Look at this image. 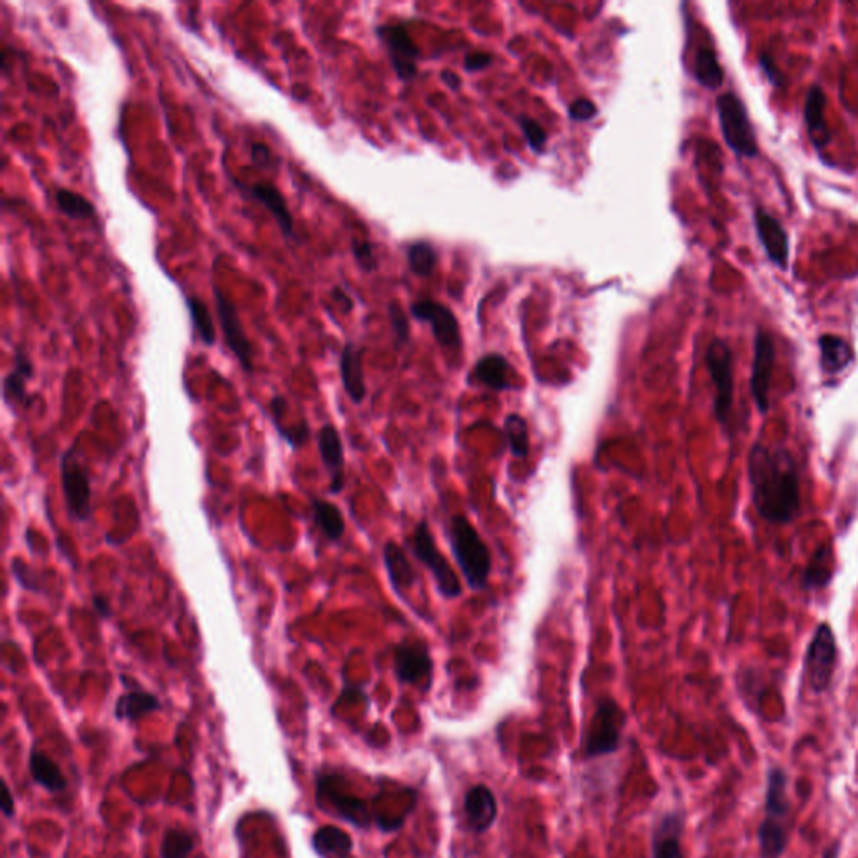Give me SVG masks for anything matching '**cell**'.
<instances>
[{
	"instance_id": "cell-1",
	"label": "cell",
	"mask_w": 858,
	"mask_h": 858,
	"mask_svg": "<svg viewBox=\"0 0 858 858\" xmlns=\"http://www.w3.org/2000/svg\"><path fill=\"white\" fill-rule=\"evenodd\" d=\"M751 500L760 517L773 525L793 522L800 513V473L786 448L755 443L748 456Z\"/></svg>"
},
{
	"instance_id": "cell-2",
	"label": "cell",
	"mask_w": 858,
	"mask_h": 858,
	"mask_svg": "<svg viewBox=\"0 0 858 858\" xmlns=\"http://www.w3.org/2000/svg\"><path fill=\"white\" fill-rule=\"evenodd\" d=\"M790 778L785 768L775 765L766 771L765 817L758 827L761 858H781L790 845Z\"/></svg>"
},
{
	"instance_id": "cell-3",
	"label": "cell",
	"mask_w": 858,
	"mask_h": 858,
	"mask_svg": "<svg viewBox=\"0 0 858 858\" xmlns=\"http://www.w3.org/2000/svg\"><path fill=\"white\" fill-rule=\"evenodd\" d=\"M446 537L468 587L475 592L485 590L492 574V554L478 530L458 513L450 518Z\"/></svg>"
},
{
	"instance_id": "cell-4",
	"label": "cell",
	"mask_w": 858,
	"mask_h": 858,
	"mask_svg": "<svg viewBox=\"0 0 858 858\" xmlns=\"http://www.w3.org/2000/svg\"><path fill=\"white\" fill-rule=\"evenodd\" d=\"M626 719V711L616 699L610 696L597 699L594 714L582 736V758L595 760L621 750Z\"/></svg>"
},
{
	"instance_id": "cell-5",
	"label": "cell",
	"mask_w": 858,
	"mask_h": 858,
	"mask_svg": "<svg viewBox=\"0 0 858 858\" xmlns=\"http://www.w3.org/2000/svg\"><path fill=\"white\" fill-rule=\"evenodd\" d=\"M716 113L721 135L729 150L745 160L758 158L760 145L745 101L733 91H726L716 98Z\"/></svg>"
},
{
	"instance_id": "cell-6",
	"label": "cell",
	"mask_w": 858,
	"mask_h": 858,
	"mask_svg": "<svg viewBox=\"0 0 858 858\" xmlns=\"http://www.w3.org/2000/svg\"><path fill=\"white\" fill-rule=\"evenodd\" d=\"M409 552L431 572L436 582V589L445 599H456L463 592L460 579L455 574L450 562L436 547L435 537L431 533L426 518H421L414 528L413 535L406 540Z\"/></svg>"
},
{
	"instance_id": "cell-7",
	"label": "cell",
	"mask_w": 858,
	"mask_h": 858,
	"mask_svg": "<svg viewBox=\"0 0 858 858\" xmlns=\"http://www.w3.org/2000/svg\"><path fill=\"white\" fill-rule=\"evenodd\" d=\"M706 366L714 384V416L719 424L728 426L733 411L734 376L733 351L723 339H713L706 351Z\"/></svg>"
},
{
	"instance_id": "cell-8",
	"label": "cell",
	"mask_w": 858,
	"mask_h": 858,
	"mask_svg": "<svg viewBox=\"0 0 858 858\" xmlns=\"http://www.w3.org/2000/svg\"><path fill=\"white\" fill-rule=\"evenodd\" d=\"M394 674L399 683L428 693L433 686L435 662L428 644L419 639H404L394 647Z\"/></svg>"
},
{
	"instance_id": "cell-9",
	"label": "cell",
	"mask_w": 858,
	"mask_h": 858,
	"mask_svg": "<svg viewBox=\"0 0 858 858\" xmlns=\"http://www.w3.org/2000/svg\"><path fill=\"white\" fill-rule=\"evenodd\" d=\"M837 651L832 627L823 622L813 634L805 656V674L813 693L822 694L830 688L837 667Z\"/></svg>"
},
{
	"instance_id": "cell-10",
	"label": "cell",
	"mask_w": 858,
	"mask_h": 858,
	"mask_svg": "<svg viewBox=\"0 0 858 858\" xmlns=\"http://www.w3.org/2000/svg\"><path fill=\"white\" fill-rule=\"evenodd\" d=\"M61 481H63L69 517L79 520V522H88L93 515L91 480H89L86 466L76 458V451L74 450L68 451L63 456Z\"/></svg>"
},
{
	"instance_id": "cell-11",
	"label": "cell",
	"mask_w": 858,
	"mask_h": 858,
	"mask_svg": "<svg viewBox=\"0 0 858 858\" xmlns=\"http://www.w3.org/2000/svg\"><path fill=\"white\" fill-rule=\"evenodd\" d=\"M213 295H215L218 322H220V329H222L228 349L235 354L240 366L247 373H252L254 371V346L245 334L237 307L233 304V300L217 285H213Z\"/></svg>"
},
{
	"instance_id": "cell-12",
	"label": "cell",
	"mask_w": 858,
	"mask_h": 858,
	"mask_svg": "<svg viewBox=\"0 0 858 858\" xmlns=\"http://www.w3.org/2000/svg\"><path fill=\"white\" fill-rule=\"evenodd\" d=\"M775 339L765 329H758L755 336V354L751 364L750 389L756 408L761 414L770 411V389L775 369Z\"/></svg>"
},
{
	"instance_id": "cell-13",
	"label": "cell",
	"mask_w": 858,
	"mask_h": 858,
	"mask_svg": "<svg viewBox=\"0 0 858 858\" xmlns=\"http://www.w3.org/2000/svg\"><path fill=\"white\" fill-rule=\"evenodd\" d=\"M756 237L765 250L771 264L776 265L781 272L790 267V237L778 218L773 217L765 207H755L753 210Z\"/></svg>"
},
{
	"instance_id": "cell-14",
	"label": "cell",
	"mask_w": 858,
	"mask_h": 858,
	"mask_svg": "<svg viewBox=\"0 0 858 858\" xmlns=\"http://www.w3.org/2000/svg\"><path fill=\"white\" fill-rule=\"evenodd\" d=\"M411 314L418 321L428 322L436 342L446 349H460L461 334L458 319L446 305L435 300H418L411 305Z\"/></svg>"
},
{
	"instance_id": "cell-15",
	"label": "cell",
	"mask_w": 858,
	"mask_h": 858,
	"mask_svg": "<svg viewBox=\"0 0 858 858\" xmlns=\"http://www.w3.org/2000/svg\"><path fill=\"white\" fill-rule=\"evenodd\" d=\"M378 36L388 49L389 59L399 79L411 81L416 76L419 49L403 26H379Z\"/></svg>"
},
{
	"instance_id": "cell-16",
	"label": "cell",
	"mask_w": 858,
	"mask_h": 858,
	"mask_svg": "<svg viewBox=\"0 0 858 858\" xmlns=\"http://www.w3.org/2000/svg\"><path fill=\"white\" fill-rule=\"evenodd\" d=\"M684 828L686 813L679 808L657 818L651 835L652 858H686L683 850Z\"/></svg>"
},
{
	"instance_id": "cell-17",
	"label": "cell",
	"mask_w": 858,
	"mask_h": 858,
	"mask_svg": "<svg viewBox=\"0 0 858 858\" xmlns=\"http://www.w3.org/2000/svg\"><path fill=\"white\" fill-rule=\"evenodd\" d=\"M466 825L475 835H483L498 818V800L490 786L478 783L468 788L463 798Z\"/></svg>"
},
{
	"instance_id": "cell-18",
	"label": "cell",
	"mask_w": 858,
	"mask_h": 858,
	"mask_svg": "<svg viewBox=\"0 0 858 858\" xmlns=\"http://www.w3.org/2000/svg\"><path fill=\"white\" fill-rule=\"evenodd\" d=\"M825 108H827V94L820 84H812L808 88L805 104H803V121L807 126L808 140L812 141L815 150L820 153L832 141V133L825 118Z\"/></svg>"
},
{
	"instance_id": "cell-19",
	"label": "cell",
	"mask_w": 858,
	"mask_h": 858,
	"mask_svg": "<svg viewBox=\"0 0 858 858\" xmlns=\"http://www.w3.org/2000/svg\"><path fill=\"white\" fill-rule=\"evenodd\" d=\"M317 445H319L322 463L331 473V493H341L346 485V478H344V446H342L339 431L332 424H324L317 435Z\"/></svg>"
},
{
	"instance_id": "cell-20",
	"label": "cell",
	"mask_w": 858,
	"mask_h": 858,
	"mask_svg": "<svg viewBox=\"0 0 858 858\" xmlns=\"http://www.w3.org/2000/svg\"><path fill=\"white\" fill-rule=\"evenodd\" d=\"M247 190L274 217L282 235L287 240L295 238L294 217H292L289 205L285 202V197L279 188L272 185V183H267V181H260V183H255L252 187L247 188Z\"/></svg>"
},
{
	"instance_id": "cell-21",
	"label": "cell",
	"mask_w": 858,
	"mask_h": 858,
	"mask_svg": "<svg viewBox=\"0 0 858 858\" xmlns=\"http://www.w3.org/2000/svg\"><path fill=\"white\" fill-rule=\"evenodd\" d=\"M383 562L394 592L403 599L406 592L418 582V574L409 562L408 555L401 545L389 540L383 548Z\"/></svg>"
},
{
	"instance_id": "cell-22",
	"label": "cell",
	"mask_w": 858,
	"mask_h": 858,
	"mask_svg": "<svg viewBox=\"0 0 858 858\" xmlns=\"http://www.w3.org/2000/svg\"><path fill=\"white\" fill-rule=\"evenodd\" d=\"M341 379L347 396L354 404H361L366 399L367 388L362 371V349L354 342H346L341 352Z\"/></svg>"
},
{
	"instance_id": "cell-23",
	"label": "cell",
	"mask_w": 858,
	"mask_h": 858,
	"mask_svg": "<svg viewBox=\"0 0 858 858\" xmlns=\"http://www.w3.org/2000/svg\"><path fill=\"white\" fill-rule=\"evenodd\" d=\"M820 347V369L830 376H837L855 362V351L850 342L835 334L818 337Z\"/></svg>"
},
{
	"instance_id": "cell-24",
	"label": "cell",
	"mask_w": 858,
	"mask_h": 858,
	"mask_svg": "<svg viewBox=\"0 0 858 858\" xmlns=\"http://www.w3.org/2000/svg\"><path fill=\"white\" fill-rule=\"evenodd\" d=\"M473 374H475L478 383L492 389V391H497V393L515 389L512 381H510L512 366L507 361V357L497 354V352L481 357L480 361L476 362Z\"/></svg>"
},
{
	"instance_id": "cell-25",
	"label": "cell",
	"mask_w": 858,
	"mask_h": 858,
	"mask_svg": "<svg viewBox=\"0 0 858 858\" xmlns=\"http://www.w3.org/2000/svg\"><path fill=\"white\" fill-rule=\"evenodd\" d=\"M34 378V366L31 357L22 347H17L14 354V369L4 379V401L9 406L26 404V383Z\"/></svg>"
},
{
	"instance_id": "cell-26",
	"label": "cell",
	"mask_w": 858,
	"mask_h": 858,
	"mask_svg": "<svg viewBox=\"0 0 858 858\" xmlns=\"http://www.w3.org/2000/svg\"><path fill=\"white\" fill-rule=\"evenodd\" d=\"M833 574H835L833 543H822L808 562L805 577H803V587L807 590L825 589L832 582Z\"/></svg>"
},
{
	"instance_id": "cell-27",
	"label": "cell",
	"mask_w": 858,
	"mask_h": 858,
	"mask_svg": "<svg viewBox=\"0 0 858 858\" xmlns=\"http://www.w3.org/2000/svg\"><path fill=\"white\" fill-rule=\"evenodd\" d=\"M312 848L322 858H349L354 842L351 835L341 828L326 825L312 835Z\"/></svg>"
},
{
	"instance_id": "cell-28",
	"label": "cell",
	"mask_w": 858,
	"mask_h": 858,
	"mask_svg": "<svg viewBox=\"0 0 858 858\" xmlns=\"http://www.w3.org/2000/svg\"><path fill=\"white\" fill-rule=\"evenodd\" d=\"M29 770L32 780L44 790L61 793L68 788V780L59 765L41 751H32L29 756Z\"/></svg>"
},
{
	"instance_id": "cell-29",
	"label": "cell",
	"mask_w": 858,
	"mask_h": 858,
	"mask_svg": "<svg viewBox=\"0 0 858 858\" xmlns=\"http://www.w3.org/2000/svg\"><path fill=\"white\" fill-rule=\"evenodd\" d=\"M160 708V699L156 698L155 694L136 689L119 696L114 706V716L119 721H136L146 714L155 713Z\"/></svg>"
},
{
	"instance_id": "cell-30",
	"label": "cell",
	"mask_w": 858,
	"mask_h": 858,
	"mask_svg": "<svg viewBox=\"0 0 858 858\" xmlns=\"http://www.w3.org/2000/svg\"><path fill=\"white\" fill-rule=\"evenodd\" d=\"M693 76L696 83L703 88L719 89L724 83L723 66L719 63L718 54L713 47L701 46L694 54Z\"/></svg>"
},
{
	"instance_id": "cell-31",
	"label": "cell",
	"mask_w": 858,
	"mask_h": 858,
	"mask_svg": "<svg viewBox=\"0 0 858 858\" xmlns=\"http://www.w3.org/2000/svg\"><path fill=\"white\" fill-rule=\"evenodd\" d=\"M312 510H314V520L321 528V532L326 535L327 540L339 542L346 532V522L341 510L334 503L326 500H314Z\"/></svg>"
},
{
	"instance_id": "cell-32",
	"label": "cell",
	"mask_w": 858,
	"mask_h": 858,
	"mask_svg": "<svg viewBox=\"0 0 858 858\" xmlns=\"http://www.w3.org/2000/svg\"><path fill=\"white\" fill-rule=\"evenodd\" d=\"M59 212L64 213L66 217L73 220H91L96 215V207L89 202L88 198L79 195V193L71 192L68 188H57L54 193Z\"/></svg>"
},
{
	"instance_id": "cell-33",
	"label": "cell",
	"mask_w": 858,
	"mask_h": 858,
	"mask_svg": "<svg viewBox=\"0 0 858 858\" xmlns=\"http://www.w3.org/2000/svg\"><path fill=\"white\" fill-rule=\"evenodd\" d=\"M187 309L200 341L205 346L212 347L217 341V336H215V324L207 304L197 295H187Z\"/></svg>"
},
{
	"instance_id": "cell-34",
	"label": "cell",
	"mask_w": 858,
	"mask_h": 858,
	"mask_svg": "<svg viewBox=\"0 0 858 858\" xmlns=\"http://www.w3.org/2000/svg\"><path fill=\"white\" fill-rule=\"evenodd\" d=\"M503 431L507 436L508 446L512 455L518 460H525L530 453V435H528L527 419L520 414H508L503 424Z\"/></svg>"
},
{
	"instance_id": "cell-35",
	"label": "cell",
	"mask_w": 858,
	"mask_h": 858,
	"mask_svg": "<svg viewBox=\"0 0 858 858\" xmlns=\"http://www.w3.org/2000/svg\"><path fill=\"white\" fill-rule=\"evenodd\" d=\"M197 840L192 832L181 828H168L161 838V858H190Z\"/></svg>"
},
{
	"instance_id": "cell-36",
	"label": "cell",
	"mask_w": 858,
	"mask_h": 858,
	"mask_svg": "<svg viewBox=\"0 0 858 858\" xmlns=\"http://www.w3.org/2000/svg\"><path fill=\"white\" fill-rule=\"evenodd\" d=\"M436 250L428 242L411 243L408 249V264L414 274L419 277H429L435 272Z\"/></svg>"
},
{
	"instance_id": "cell-37",
	"label": "cell",
	"mask_w": 858,
	"mask_h": 858,
	"mask_svg": "<svg viewBox=\"0 0 858 858\" xmlns=\"http://www.w3.org/2000/svg\"><path fill=\"white\" fill-rule=\"evenodd\" d=\"M518 123H520L525 140H527L528 146L532 148V151H535L538 155L543 153L545 146H547V133H545L542 126L538 125L535 119L527 118V116H520Z\"/></svg>"
},
{
	"instance_id": "cell-38",
	"label": "cell",
	"mask_w": 858,
	"mask_h": 858,
	"mask_svg": "<svg viewBox=\"0 0 858 858\" xmlns=\"http://www.w3.org/2000/svg\"><path fill=\"white\" fill-rule=\"evenodd\" d=\"M351 250L354 260L361 267V270L374 272L378 269V259L374 255L373 243L367 242V240H352Z\"/></svg>"
},
{
	"instance_id": "cell-39",
	"label": "cell",
	"mask_w": 858,
	"mask_h": 858,
	"mask_svg": "<svg viewBox=\"0 0 858 858\" xmlns=\"http://www.w3.org/2000/svg\"><path fill=\"white\" fill-rule=\"evenodd\" d=\"M389 319H391V326H393L394 334H396L398 346H403L409 341V322L398 302L389 304Z\"/></svg>"
},
{
	"instance_id": "cell-40",
	"label": "cell",
	"mask_w": 858,
	"mask_h": 858,
	"mask_svg": "<svg viewBox=\"0 0 858 858\" xmlns=\"http://www.w3.org/2000/svg\"><path fill=\"white\" fill-rule=\"evenodd\" d=\"M758 63H760L761 71L765 74L766 79L770 81L771 86L785 88V76H783L780 68H778L775 59L768 52H761L760 57H758Z\"/></svg>"
},
{
	"instance_id": "cell-41",
	"label": "cell",
	"mask_w": 858,
	"mask_h": 858,
	"mask_svg": "<svg viewBox=\"0 0 858 858\" xmlns=\"http://www.w3.org/2000/svg\"><path fill=\"white\" fill-rule=\"evenodd\" d=\"M12 575L16 577L17 582L24 589L31 590V592H41V587L37 585L36 577H34V570L27 567L26 562H22L21 559L12 560Z\"/></svg>"
},
{
	"instance_id": "cell-42",
	"label": "cell",
	"mask_w": 858,
	"mask_h": 858,
	"mask_svg": "<svg viewBox=\"0 0 858 858\" xmlns=\"http://www.w3.org/2000/svg\"><path fill=\"white\" fill-rule=\"evenodd\" d=\"M250 158L254 161L255 166L264 168V170H272V168L279 166L277 156L272 153V150L265 143H254V145L250 146Z\"/></svg>"
},
{
	"instance_id": "cell-43",
	"label": "cell",
	"mask_w": 858,
	"mask_h": 858,
	"mask_svg": "<svg viewBox=\"0 0 858 858\" xmlns=\"http://www.w3.org/2000/svg\"><path fill=\"white\" fill-rule=\"evenodd\" d=\"M277 431H279L280 438H284L294 450L302 448L307 438H309V433H311V429H309L305 421L297 424L294 428H279Z\"/></svg>"
},
{
	"instance_id": "cell-44",
	"label": "cell",
	"mask_w": 858,
	"mask_h": 858,
	"mask_svg": "<svg viewBox=\"0 0 858 858\" xmlns=\"http://www.w3.org/2000/svg\"><path fill=\"white\" fill-rule=\"evenodd\" d=\"M597 113H599L597 106L590 99H575L574 103L569 106V116L574 121H589Z\"/></svg>"
},
{
	"instance_id": "cell-45",
	"label": "cell",
	"mask_w": 858,
	"mask_h": 858,
	"mask_svg": "<svg viewBox=\"0 0 858 858\" xmlns=\"http://www.w3.org/2000/svg\"><path fill=\"white\" fill-rule=\"evenodd\" d=\"M492 63L493 56L492 54H488V52H470V54L465 57V69L468 73L483 71V69L488 68Z\"/></svg>"
},
{
	"instance_id": "cell-46",
	"label": "cell",
	"mask_w": 858,
	"mask_h": 858,
	"mask_svg": "<svg viewBox=\"0 0 858 858\" xmlns=\"http://www.w3.org/2000/svg\"><path fill=\"white\" fill-rule=\"evenodd\" d=\"M0 805H2V813H4V817H14L16 807H14V798H12L11 788H9L6 781H2V798H0Z\"/></svg>"
},
{
	"instance_id": "cell-47",
	"label": "cell",
	"mask_w": 858,
	"mask_h": 858,
	"mask_svg": "<svg viewBox=\"0 0 858 858\" xmlns=\"http://www.w3.org/2000/svg\"><path fill=\"white\" fill-rule=\"evenodd\" d=\"M332 299L336 300V304L341 307L342 312H351L352 307H354V302H352L351 297L341 289V287H334L331 292Z\"/></svg>"
},
{
	"instance_id": "cell-48",
	"label": "cell",
	"mask_w": 858,
	"mask_h": 858,
	"mask_svg": "<svg viewBox=\"0 0 858 858\" xmlns=\"http://www.w3.org/2000/svg\"><path fill=\"white\" fill-rule=\"evenodd\" d=\"M441 79H443L446 86L453 89V91H458V89L461 88V79L458 74L451 73V71H445V73L441 74Z\"/></svg>"
},
{
	"instance_id": "cell-49",
	"label": "cell",
	"mask_w": 858,
	"mask_h": 858,
	"mask_svg": "<svg viewBox=\"0 0 858 858\" xmlns=\"http://www.w3.org/2000/svg\"><path fill=\"white\" fill-rule=\"evenodd\" d=\"M94 609L98 610L99 614L103 617L109 616V604L108 600L104 599V597H94L93 599Z\"/></svg>"
},
{
	"instance_id": "cell-50",
	"label": "cell",
	"mask_w": 858,
	"mask_h": 858,
	"mask_svg": "<svg viewBox=\"0 0 858 858\" xmlns=\"http://www.w3.org/2000/svg\"><path fill=\"white\" fill-rule=\"evenodd\" d=\"M840 850H842L840 843H833L828 847L827 852L823 853V858H838L840 857Z\"/></svg>"
}]
</instances>
